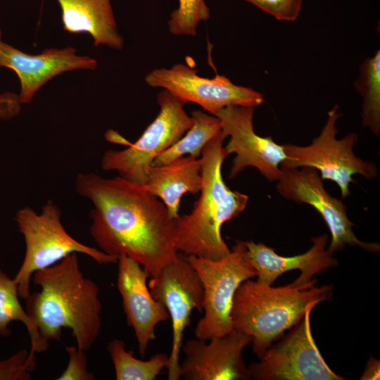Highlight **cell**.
Returning <instances> with one entry per match:
<instances>
[{
  "label": "cell",
  "mask_w": 380,
  "mask_h": 380,
  "mask_svg": "<svg viewBox=\"0 0 380 380\" xmlns=\"http://www.w3.org/2000/svg\"><path fill=\"white\" fill-rule=\"evenodd\" d=\"M77 192L94 205L90 234L103 252L125 255L151 277L176 256V219L163 202L143 186L120 176L79 174Z\"/></svg>",
  "instance_id": "6da1fadb"
},
{
  "label": "cell",
  "mask_w": 380,
  "mask_h": 380,
  "mask_svg": "<svg viewBox=\"0 0 380 380\" xmlns=\"http://www.w3.org/2000/svg\"><path fill=\"white\" fill-rule=\"evenodd\" d=\"M40 287L25 299L26 312L42 338L61 341L63 328L71 329L76 346L89 350L101 329L99 288L80 270L77 253L33 274Z\"/></svg>",
  "instance_id": "7a4b0ae2"
},
{
  "label": "cell",
  "mask_w": 380,
  "mask_h": 380,
  "mask_svg": "<svg viewBox=\"0 0 380 380\" xmlns=\"http://www.w3.org/2000/svg\"><path fill=\"white\" fill-rule=\"evenodd\" d=\"M221 131L201 152V195L190 213L176 220V248L186 255L210 260L226 256L230 249L221 235L222 225L246 208L248 196L230 189L222 176V165L229 156Z\"/></svg>",
  "instance_id": "3957f363"
},
{
  "label": "cell",
  "mask_w": 380,
  "mask_h": 380,
  "mask_svg": "<svg viewBox=\"0 0 380 380\" xmlns=\"http://www.w3.org/2000/svg\"><path fill=\"white\" fill-rule=\"evenodd\" d=\"M331 286L316 281L272 287L251 279L242 282L233 298L230 318L233 329L249 336L260 359L271 343L296 325L306 310L330 298Z\"/></svg>",
  "instance_id": "277c9868"
},
{
  "label": "cell",
  "mask_w": 380,
  "mask_h": 380,
  "mask_svg": "<svg viewBox=\"0 0 380 380\" xmlns=\"http://www.w3.org/2000/svg\"><path fill=\"white\" fill-rule=\"evenodd\" d=\"M14 220L25 243L23 261L13 278L22 299L31 293V277L35 272L53 265L71 253L85 254L100 265L118 262V257L72 238L62 224L60 208L51 200L47 201L38 213L28 206L20 208Z\"/></svg>",
  "instance_id": "5b68a950"
},
{
  "label": "cell",
  "mask_w": 380,
  "mask_h": 380,
  "mask_svg": "<svg viewBox=\"0 0 380 380\" xmlns=\"http://www.w3.org/2000/svg\"><path fill=\"white\" fill-rule=\"evenodd\" d=\"M203 288L204 315L194 333L196 338L210 340L234 331L230 312L239 286L257 276L247 256L244 241H238L230 252L219 260L187 255Z\"/></svg>",
  "instance_id": "8992f818"
},
{
  "label": "cell",
  "mask_w": 380,
  "mask_h": 380,
  "mask_svg": "<svg viewBox=\"0 0 380 380\" xmlns=\"http://www.w3.org/2000/svg\"><path fill=\"white\" fill-rule=\"evenodd\" d=\"M338 106H334L327 114L326 123L320 134L308 146L284 144L286 158L281 163V170L310 167L316 169L322 180L335 182L339 187L341 198L350 195V185L355 182L353 175H360L367 179L378 175L375 163L364 160L353 151L358 141L357 134L351 132L337 139L336 123L341 114Z\"/></svg>",
  "instance_id": "52a82bcc"
},
{
  "label": "cell",
  "mask_w": 380,
  "mask_h": 380,
  "mask_svg": "<svg viewBox=\"0 0 380 380\" xmlns=\"http://www.w3.org/2000/svg\"><path fill=\"white\" fill-rule=\"evenodd\" d=\"M160 111L133 144L125 149L108 150L101 159L106 171H116L122 178L144 185L155 158L179 140L193 125L184 106L163 89L157 98Z\"/></svg>",
  "instance_id": "ba28073f"
},
{
  "label": "cell",
  "mask_w": 380,
  "mask_h": 380,
  "mask_svg": "<svg viewBox=\"0 0 380 380\" xmlns=\"http://www.w3.org/2000/svg\"><path fill=\"white\" fill-rule=\"evenodd\" d=\"M148 289L152 296L165 306L171 318L172 342L167 379L178 380L181 378L179 356L183 334L190 324L192 311H203V285L187 255L177 252L171 262L151 277Z\"/></svg>",
  "instance_id": "9c48e42d"
},
{
  "label": "cell",
  "mask_w": 380,
  "mask_h": 380,
  "mask_svg": "<svg viewBox=\"0 0 380 380\" xmlns=\"http://www.w3.org/2000/svg\"><path fill=\"white\" fill-rule=\"evenodd\" d=\"M145 81L151 87L167 90L183 105L196 103L215 116L229 106L256 108L264 102L263 95L251 88L236 85L224 75L201 77L182 63L155 69L146 75Z\"/></svg>",
  "instance_id": "30bf717a"
},
{
  "label": "cell",
  "mask_w": 380,
  "mask_h": 380,
  "mask_svg": "<svg viewBox=\"0 0 380 380\" xmlns=\"http://www.w3.org/2000/svg\"><path fill=\"white\" fill-rule=\"evenodd\" d=\"M309 308L302 319L279 343L270 346L258 362L248 367L257 380H343L322 357L313 339Z\"/></svg>",
  "instance_id": "8fae6325"
},
{
  "label": "cell",
  "mask_w": 380,
  "mask_h": 380,
  "mask_svg": "<svg viewBox=\"0 0 380 380\" xmlns=\"http://www.w3.org/2000/svg\"><path fill=\"white\" fill-rule=\"evenodd\" d=\"M276 189L284 198L313 207L322 217L329 229L331 240L327 251L334 254L346 245L358 246L367 252L379 253V244L360 241L353 230L346 207L324 189L318 171L312 167L281 170Z\"/></svg>",
  "instance_id": "7c38bea8"
},
{
  "label": "cell",
  "mask_w": 380,
  "mask_h": 380,
  "mask_svg": "<svg viewBox=\"0 0 380 380\" xmlns=\"http://www.w3.org/2000/svg\"><path fill=\"white\" fill-rule=\"evenodd\" d=\"M254 107L229 106L217 112L223 135L229 137L224 146L227 153H234L229 179H234L248 167L256 168L268 181H278L282 174L280 165L286 158L284 145L271 137H260L253 125Z\"/></svg>",
  "instance_id": "4fadbf2b"
},
{
  "label": "cell",
  "mask_w": 380,
  "mask_h": 380,
  "mask_svg": "<svg viewBox=\"0 0 380 380\" xmlns=\"http://www.w3.org/2000/svg\"><path fill=\"white\" fill-rule=\"evenodd\" d=\"M251 343L244 333L232 332L210 340L190 339L182 350L186 357L180 364V376L185 380L250 379L242 352Z\"/></svg>",
  "instance_id": "5bb4252c"
},
{
  "label": "cell",
  "mask_w": 380,
  "mask_h": 380,
  "mask_svg": "<svg viewBox=\"0 0 380 380\" xmlns=\"http://www.w3.org/2000/svg\"><path fill=\"white\" fill-rule=\"evenodd\" d=\"M97 61L79 56L72 46L49 48L32 55L6 43L0 27V68L13 70L20 84L18 94L21 104H28L35 94L49 80L65 72L86 69L94 70Z\"/></svg>",
  "instance_id": "9a60e30c"
},
{
  "label": "cell",
  "mask_w": 380,
  "mask_h": 380,
  "mask_svg": "<svg viewBox=\"0 0 380 380\" xmlns=\"http://www.w3.org/2000/svg\"><path fill=\"white\" fill-rule=\"evenodd\" d=\"M117 286L121 295L127 323L135 334L141 357L156 338V327L170 318L165 306L156 300L146 286L149 277L142 266L125 255L118 260Z\"/></svg>",
  "instance_id": "2e32d148"
},
{
  "label": "cell",
  "mask_w": 380,
  "mask_h": 380,
  "mask_svg": "<svg viewBox=\"0 0 380 380\" xmlns=\"http://www.w3.org/2000/svg\"><path fill=\"white\" fill-rule=\"evenodd\" d=\"M327 234L314 237L312 246L305 253L291 257L278 255L274 249L264 243L245 241L248 258L257 273V281L272 285L286 272L299 270L300 277L294 281L298 284L310 282L314 275L338 265V261L327 249Z\"/></svg>",
  "instance_id": "e0dca14e"
},
{
  "label": "cell",
  "mask_w": 380,
  "mask_h": 380,
  "mask_svg": "<svg viewBox=\"0 0 380 380\" xmlns=\"http://www.w3.org/2000/svg\"><path fill=\"white\" fill-rule=\"evenodd\" d=\"M65 31L88 33L94 46L120 50L124 39L118 32L110 0H56Z\"/></svg>",
  "instance_id": "ac0fdd59"
},
{
  "label": "cell",
  "mask_w": 380,
  "mask_h": 380,
  "mask_svg": "<svg viewBox=\"0 0 380 380\" xmlns=\"http://www.w3.org/2000/svg\"><path fill=\"white\" fill-rule=\"evenodd\" d=\"M202 160L184 156L158 166H151L143 186L160 198L170 215L177 219L182 197L186 193L196 194L202 186Z\"/></svg>",
  "instance_id": "d6986e66"
},
{
  "label": "cell",
  "mask_w": 380,
  "mask_h": 380,
  "mask_svg": "<svg viewBox=\"0 0 380 380\" xmlns=\"http://www.w3.org/2000/svg\"><path fill=\"white\" fill-rule=\"evenodd\" d=\"M18 297L17 283L0 270V335L4 338L10 336L8 325L13 321H20L26 327L31 341L27 364L32 372L37 366L35 353L46 350L49 343L40 336L26 310L20 305Z\"/></svg>",
  "instance_id": "ffe728a7"
},
{
  "label": "cell",
  "mask_w": 380,
  "mask_h": 380,
  "mask_svg": "<svg viewBox=\"0 0 380 380\" xmlns=\"http://www.w3.org/2000/svg\"><path fill=\"white\" fill-rule=\"evenodd\" d=\"M193 125L184 136L157 156L151 166L169 163L185 155L198 158L205 146L222 131L219 118L202 110L191 113Z\"/></svg>",
  "instance_id": "44dd1931"
},
{
  "label": "cell",
  "mask_w": 380,
  "mask_h": 380,
  "mask_svg": "<svg viewBox=\"0 0 380 380\" xmlns=\"http://www.w3.org/2000/svg\"><path fill=\"white\" fill-rule=\"evenodd\" d=\"M114 365L117 380H155L169 364V355L158 353L148 360L134 357L125 349V343L115 338L107 347Z\"/></svg>",
  "instance_id": "7402d4cb"
},
{
  "label": "cell",
  "mask_w": 380,
  "mask_h": 380,
  "mask_svg": "<svg viewBox=\"0 0 380 380\" xmlns=\"http://www.w3.org/2000/svg\"><path fill=\"white\" fill-rule=\"evenodd\" d=\"M355 88L362 97V125L379 136L380 133V51L360 65Z\"/></svg>",
  "instance_id": "603a6c76"
},
{
  "label": "cell",
  "mask_w": 380,
  "mask_h": 380,
  "mask_svg": "<svg viewBox=\"0 0 380 380\" xmlns=\"http://www.w3.org/2000/svg\"><path fill=\"white\" fill-rule=\"evenodd\" d=\"M209 17L210 9L204 0H179L168 20V30L175 35L194 37L199 23Z\"/></svg>",
  "instance_id": "cb8c5ba5"
},
{
  "label": "cell",
  "mask_w": 380,
  "mask_h": 380,
  "mask_svg": "<svg viewBox=\"0 0 380 380\" xmlns=\"http://www.w3.org/2000/svg\"><path fill=\"white\" fill-rule=\"evenodd\" d=\"M278 20L293 21L301 10L303 0H245Z\"/></svg>",
  "instance_id": "d4e9b609"
},
{
  "label": "cell",
  "mask_w": 380,
  "mask_h": 380,
  "mask_svg": "<svg viewBox=\"0 0 380 380\" xmlns=\"http://www.w3.org/2000/svg\"><path fill=\"white\" fill-rule=\"evenodd\" d=\"M69 356L66 369L56 378L57 380H94V375L87 369V357L85 350L77 346H66Z\"/></svg>",
  "instance_id": "484cf974"
},
{
  "label": "cell",
  "mask_w": 380,
  "mask_h": 380,
  "mask_svg": "<svg viewBox=\"0 0 380 380\" xmlns=\"http://www.w3.org/2000/svg\"><path fill=\"white\" fill-rule=\"evenodd\" d=\"M29 353L22 350L5 360H0V380H29Z\"/></svg>",
  "instance_id": "4316f807"
},
{
  "label": "cell",
  "mask_w": 380,
  "mask_h": 380,
  "mask_svg": "<svg viewBox=\"0 0 380 380\" xmlns=\"http://www.w3.org/2000/svg\"><path fill=\"white\" fill-rule=\"evenodd\" d=\"M21 106L18 94L11 91L0 94V120H8L18 115Z\"/></svg>",
  "instance_id": "83f0119b"
},
{
  "label": "cell",
  "mask_w": 380,
  "mask_h": 380,
  "mask_svg": "<svg viewBox=\"0 0 380 380\" xmlns=\"http://www.w3.org/2000/svg\"><path fill=\"white\" fill-rule=\"evenodd\" d=\"M380 376V361L374 357H370L368 360L365 369L360 378L361 380L379 379Z\"/></svg>",
  "instance_id": "f1b7e54d"
}]
</instances>
